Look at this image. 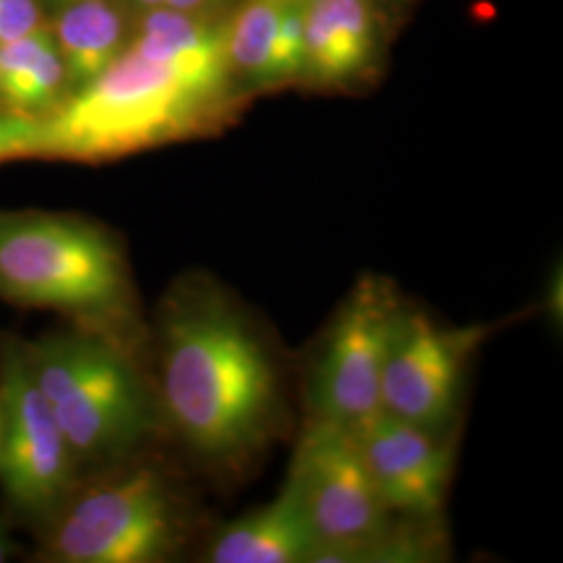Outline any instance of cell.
<instances>
[{
    "label": "cell",
    "instance_id": "cell-13",
    "mask_svg": "<svg viewBox=\"0 0 563 563\" xmlns=\"http://www.w3.org/2000/svg\"><path fill=\"white\" fill-rule=\"evenodd\" d=\"M144 59L167 65L192 80L232 86L225 25H213L169 7L151 9L130 46Z\"/></svg>",
    "mask_w": 563,
    "mask_h": 563
},
{
    "label": "cell",
    "instance_id": "cell-8",
    "mask_svg": "<svg viewBox=\"0 0 563 563\" xmlns=\"http://www.w3.org/2000/svg\"><path fill=\"white\" fill-rule=\"evenodd\" d=\"M76 457L34 380L18 341L0 349V483L25 514H48L63 501Z\"/></svg>",
    "mask_w": 563,
    "mask_h": 563
},
{
    "label": "cell",
    "instance_id": "cell-6",
    "mask_svg": "<svg viewBox=\"0 0 563 563\" xmlns=\"http://www.w3.org/2000/svg\"><path fill=\"white\" fill-rule=\"evenodd\" d=\"M180 539L172 486L157 467L141 465L78 495L55 523L51 555L65 563H155Z\"/></svg>",
    "mask_w": 563,
    "mask_h": 563
},
{
    "label": "cell",
    "instance_id": "cell-11",
    "mask_svg": "<svg viewBox=\"0 0 563 563\" xmlns=\"http://www.w3.org/2000/svg\"><path fill=\"white\" fill-rule=\"evenodd\" d=\"M316 534L290 478L274 501L223 526L207 551L211 563L311 562Z\"/></svg>",
    "mask_w": 563,
    "mask_h": 563
},
{
    "label": "cell",
    "instance_id": "cell-17",
    "mask_svg": "<svg viewBox=\"0 0 563 563\" xmlns=\"http://www.w3.org/2000/svg\"><path fill=\"white\" fill-rule=\"evenodd\" d=\"M305 23L307 0H286L274 44V81L305 76Z\"/></svg>",
    "mask_w": 563,
    "mask_h": 563
},
{
    "label": "cell",
    "instance_id": "cell-21",
    "mask_svg": "<svg viewBox=\"0 0 563 563\" xmlns=\"http://www.w3.org/2000/svg\"><path fill=\"white\" fill-rule=\"evenodd\" d=\"M7 560V543H4V539H2V534H0V563Z\"/></svg>",
    "mask_w": 563,
    "mask_h": 563
},
{
    "label": "cell",
    "instance_id": "cell-7",
    "mask_svg": "<svg viewBox=\"0 0 563 563\" xmlns=\"http://www.w3.org/2000/svg\"><path fill=\"white\" fill-rule=\"evenodd\" d=\"M402 302L380 276H363L330 323L309 380L311 418L357 428L380 411V386Z\"/></svg>",
    "mask_w": 563,
    "mask_h": 563
},
{
    "label": "cell",
    "instance_id": "cell-10",
    "mask_svg": "<svg viewBox=\"0 0 563 563\" xmlns=\"http://www.w3.org/2000/svg\"><path fill=\"white\" fill-rule=\"evenodd\" d=\"M351 430L384 505L413 522L437 520L453 470V451L443 434L384 411Z\"/></svg>",
    "mask_w": 563,
    "mask_h": 563
},
{
    "label": "cell",
    "instance_id": "cell-2",
    "mask_svg": "<svg viewBox=\"0 0 563 563\" xmlns=\"http://www.w3.org/2000/svg\"><path fill=\"white\" fill-rule=\"evenodd\" d=\"M236 104L234 86L192 80L128 48L67 99L0 113V163L111 162L216 132Z\"/></svg>",
    "mask_w": 563,
    "mask_h": 563
},
{
    "label": "cell",
    "instance_id": "cell-16",
    "mask_svg": "<svg viewBox=\"0 0 563 563\" xmlns=\"http://www.w3.org/2000/svg\"><path fill=\"white\" fill-rule=\"evenodd\" d=\"M65 78V63L60 59L57 44H53L30 67L4 81L0 86V97L9 111H38L51 102L59 101Z\"/></svg>",
    "mask_w": 563,
    "mask_h": 563
},
{
    "label": "cell",
    "instance_id": "cell-14",
    "mask_svg": "<svg viewBox=\"0 0 563 563\" xmlns=\"http://www.w3.org/2000/svg\"><path fill=\"white\" fill-rule=\"evenodd\" d=\"M53 36L69 80L81 86L120 57L123 15L115 0H69Z\"/></svg>",
    "mask_w": 563,
    "mask_h": 563
},
{
    "label": "cell",
    "instance_id": "cell-3",
    "mask_svg": "<svg viewBox=\"0 0 563 563\" xmlns=\"http://www.w3.org/2000/svg\"><path fill=\"white\" fill-rule=\"evenodd\" d=\"M23 353L76 462L118 460L151 430V395L111 339L60 332L23 344Z\"/></svg>",
    "mask_w": 563,
    "mask_h": 563
},
{
    "label": "cell",
    "instance_id": "cell-20",
    "mask_svg": "<svg viewBox=\"0 0 563 563\" xmlns=\"http://www.w3.org/2000/svg\"><path fill=\"white\" fill-rule=\"evenodd\" d=\"M136 2L144 9H159V7L167 4V0H136Z\"/></svg>",
    "mask_w": 563,
    "mask_h": 563
},
{
    "label": "cell",
    "instance_id": "cell-5",
    "mask_svg": "<svg viewBox=\"0 0 563 563\" xmlns=\"http://www.w3.org/2000/svg\"><path fill=\"white\" fill-rule=\"evenodd\" d=\"M288 478L316 534L311 562H420L437 555L430 539L395 526L351 428L311 418Z\"/></svg>",
    "mask_w": 563,
    "mask_h": 563
},
{
    "label": "cell",
    "instance_id": "cell-15",
    "mask_svg": "<svg viewBox=\"0 0 563 563\" xmlns=\"http://www.w3.org/2000/svg\"><path fill=\"white\" fill-rule=\"evenodd\" d=\"M286 0H249L225 25L232 71L253 81H274V44Z\"/></svg>",
    "mask_w": 563,
    "mask_h": 563
},
{
    "label": "cell",
    "instance_id": "cell-12",
    "mask_svg": "<svg viewBox=\"0 0 563 563\" xmlns=\"http://www.w3.org/2000/svg\"><path fill=\"white\" fill-rule=\"evenodd\" d=\"M376 51L372 0H307L305 76L339 84L360 76Z\"/></svg>",
    "mask_w": 563,
    "mask_h": 563
},
{
    "label": "cell",
    "instance_id": "cell-19",
    "mask_svg": "<svg viewBox=\"0 0 563 563\" xmlns=\"http://www.w3.org/2000/svg\"><path fill=\"white\" fill-rule=\"evenodd\" d=\"M202 2H207V0H167L165 7L176 9V11H184V13H192V11H197L201 7Z\"/></svg>",
    "mask_w": 563,
    "mask_h": 563
},
{
    "label": "cell",
    "instance_id": "cell-4",
    "mask_svg": "<svg viewBox=\"0 0 563 563\" xmlns=\"http://www.w3.org/2000/svg\"><path fill=\"white\" fill-rule=\"evenodd\" d=\"M0 295L88 322L130 301L120 246L99 225L53 213H0Z\"/></svg>",
    "mask_w": 563,
    "mask_h": 563
},
{
    "label": "cell",
    "instance_id": "cell-1",
    "mask_svg": "<svg viewBox=\"0 0 563 563\" xmlns=\"http://www.w3.org/2000/svg\"><path fill=\"white\" fill-rule=\"evenodd\" d=\"M162 405L201 462L242 472L278 432L280 374L246 311L211 282H186L163 309Z\"/></svg>",
    "mask_w": 563,
    "mask_h": 563
},
{
    "label": "cell",
    "instance_id": "cell-9",
    "mask_svg": "<svg viewBox=\"0 0 563 563\" xmlns=\"http://www.w3.org/2000/svg\"><path fill=\"white\" fill-rule=\"evenodd\" d=\"M483 328H444L402 305L380 386V411L443 434L462 401L465 369Z\"/></svg>",
    "mask_w": 563,
    "mask_h": 563
},
{
    "label": "cell",
    "instance_id": "cell-18",
    "mask_svg": "<svg viewBox=\"0 0 563 563\" xmlns=\"http://www.w3.org/2000/svg\"><path fill=\"white\" fill-rule=\"evenodd\" d=\"M41 18L36 0H0V44L34 32L42 25Z\"/></svg>",
    "mask_w": 563,
    "mask_h": 563
}]
</instances>
